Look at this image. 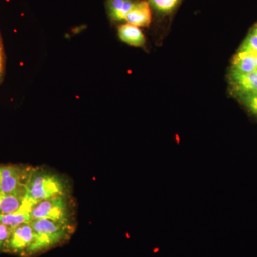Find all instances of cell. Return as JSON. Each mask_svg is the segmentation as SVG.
<instances>
[{"instance_id": "10", "label": "cell", "mask_w": 257, "mask_h": 257, "mask_svg": "<svg viewBox=\"0 0 257 257\" xmlns=\"http://www.w3.org/2000/svg\"><path fill=\"white\" fill-rule=\"evenodd\" d=\"M231 71L240 73H251L256 71L254 55L247 52H239L233 58Z\"/></svg>"}, {"instance_id": "7", "label": "cell", "mask_w": 257, "mask_h": 257, "mask_svg": "<svg viewBox=\"0 0 257 257\" xmlns=\"http://www.w3.org/2000/svg\"><path fill=\"white\" fill-rule=\"evenodd\" d=\"M125 21L138 27H148L152 22L151 7L147 1H135Z\"/></svg>"}, {"instance_id": "14", "label": "cell", "mask_w": 257, "mask_h": 257, "mask_svg": "<svg viewBox=\"0 0 257 257\" xmlns=\"http://www.w3.org/2000/svg\"><path fill=\"white\" fill-rule=\"evenodd\" d=\"M239 52H247L255 55L257 54V33L254 30L248 33L247 37L245 39L244 41L241 44Z\"/></svg>"}, {"instance_id": "18", "label": "cell", "mask_w": 257, "mask_h": 257, "mask_svg": "<svg viewBox=\"0 0 257 257\" xmlns=\"http://www.w3.org/2000/svg\"><path fill=\"white\" fill-rule=\"evenodd\" d=\"M253 30H254V31L256 32L257 33V24L256 25H255L254 27H253Z\"/></svg>"}, {"instance_id": "8", "label": "cell", "mask_w": 257, "mask_h": 257, "mask_svg": "<svg viewBox=\"0 0 257 257\" xmlns=\"http://www.w3.org/2000/svg\"><path fill=\"white\" fill-rule=\"evenodd\" d=\"M121 41L135 47H142L145 45V35L138 27L130 24L121 25L118 30Z\"/></svg>"}, {"instance_id": "13", "label": "cell", "mask_w": 257, "mask_h": 257, "mask_svg": "<svg viewBox=\"0 0 257 257\" xmlns=\"http://www.w3.org/2000/svg\"><path fill=\"white\" fill-rule=\"evenodd\" d=\"M150 7L162 15H169L177 8L182 0H148Z\"/></svg>"}, {"instance_id": "2", "label": "cell", "mask_w": 257, "mask_h": 257, "mask_svg": "<svg viewBox=\"0 0 257 257\" xmlns=\"http://www.w3.org/2000/svg\"><path fill=\"white\" fill-rule=\"evenodd\" d=\"M34 240L25 257H30L48 251L67 241L73 234L74 223H64L49 219L30 221Z\"/></svg>"}, {"instance_id": "3", "label": "cell", "mask_w": 257, "mask_h": 257, "mask_svg": "<svg viewBox=\"0 0 257 257\" xmlns=\"http://www.w3.org/2000/svg\"><path fill=\"white\" fill-rule=\"evenodd\" d=\"M32 220L49 219L64 223H74V204L70 196L57 197L37 203L30 210Z\"/></svg>"}, {"instance_id": "1", "label": "cell", "mask_w": 257, "mask_h": 257, "mask_svg": "<svg viewBox=\"0 0 257 257\" xmlns=\"http://www.w3.org/2000/svg\"><path fill=\"white\" fill-rule=\"evenodd\" d=\"M64 196H70V187L64 177L41 167L32 168L25 189L24 202L32 207L45 199Z\"/></svg>"}, {"instance_id": "19", "label": "cell", "mask_w": 257, "mask_h": 257, "mask_svg": "<svg viewBox=\"0 0 257 257\" xmlns=\"http://www.w3.org/2000/svg\"><path fill=\"white\" fill-rule=\"evenodd\" d=\"M255 57V62H256V71H257V54L254 55Z\"/></svg>"}, {"instance_id": "16", "label": "cell", "mask_w": 257, "mask_h": 257, "mask_svg": "<svg viewBox=\"0 0 257 257\" xmlns=\"http://www.w3.org/2000/svg\"><path fill=\"white\" fill-rule=\"evenodd\" d=\"M13 228L0 223V253L3 252L5 243L8 241Z\"/></svg>"}, {"instance_id": "5", "label": "cell", "mask_w": 257, "mask_h": 257, "mask_svg": "<svg viewBox=\"0 0 257 257\" xmlns=\"http://www.w3.org/2000/svg\"><path fill=\"white\" fill-rule=\"evenodd\" d=\"M33 240L34 231L30 222L20 225L12 230L3 252L25 257Z\"/></svg>"}, {"instance_id": "4", "label": "cell", "mask_w": 257, "mask_h": 257, "mask_svg": "<svg viewBox=\"0 0 257 257\" xmlns=\"http://www.w3.org/2000/svg\"><path fill=\"white\" fill-rule=\"evenodd\" d=\"M32 168L28 166L0 165V192L23 199Z\"/></svg>"}, {"instance_id": "6", "label": "cell", "mask_w": 257, "mask_h": 257, "mask_svg": "<svg viewBox=\"0 0 257 257\" xmlns=\"http://www.w3.org/2000/svg\"><path fill=\"white\" fill-rule=\"evenodd\" d=\"M229 82L233 92L239 97L256 93L257 71L247 74L231 71Z\"/></svg>"}, {"instance_id": "12", "label": "cell", "mask_w": 257, "mask_h": 257, "mask_svg": "<svg viewBox=\"0 0 257 257\" xmlns=\"http://www.w3.org/2000/svg\"><path fill=\"white\" fill-rule=\"evenodd\" d=\"M25 206L23 199L0 192V214H9L20 210Z\"/></svg>"}, {"instance_id": "9", "label": "cell", "mask_w": 257, "mask_h": 257, "mask_svg": "<svg viewBox=\"0 0 257 257\" xmlns=\"http://www.w3.org/2000/svg\"><path fill=\"white\" fill-rule=\"evenodd\" d=\"M31 207L25 203V206L20 210L9 214H0V223L11 228L32 221L30 210Z\"/></svg>"}, {"instance_id": "15", "label": "cell", "mask_w": 257, "mask_h": 257, "mask_svg": "<svg viewBox=\"0 0 257 257\" xmlns=\"http://www.w3.org/2000/svg\"><path fill=\"white\" fill-rule=\"evenodd\" d=\"M241 101L253 114L257 116V92L241 96Z\"/></svg>"}, {"instance_id": "11", "label": "cell", "mask_w": 257, "mask_h": 257, "mask_svg": "<svg viewBox=\"0 0 257 257\" xmlns=\"http://www.w3.org/2000/svg\"><path fill=\"white\" fill-rule=\"evenodd\" d=\"M135 3V0H107L109 17L115 21H125Z\"/></svg>"}, {"instance_id": "17", "label": "cell", "mask_w": 257, "mask_h": 257, "mask_svg": "<svg viewBox=\"0 0 257 257\" xmlns=\"http://www.w3.org/2000/svg\"><path fill=\"white\" fill-rule=\"evenodd\" d=\"M2 71V56H1V50H0V72Z\"/></svg>"}]
</instances>
